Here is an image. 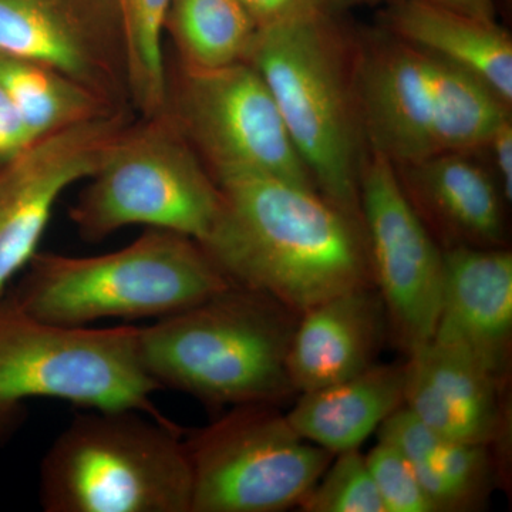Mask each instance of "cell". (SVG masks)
<instances>
[{
	"instance_id": "83f0119b",
	"label": "cell",
	"mask_w": 512,
	"mask_h": 512,
	"mask_svg": "<svg viewBox=\"0 0 512 512\" xmlns=\"http://www.w3.org/2000/svg\"><path fill=\"white\" fill-rule=\"evenodd\" d=\"M484 154L490 157L493 171L500 184L505 201H512V120L511 114L505 116L493 134L488 138Z\"/></svg>"
},
{
	"instance_id": "6da1fadb",
	"label": "cell",
	"mask_w": 512,
	"mask_h": 512,
	"mask_svg": "<svg viewBox=\"0 0 512 512\" xmlns=\"http://www.w3.org/2000/svg\"><path fill=\"white\" fill-rule=\"evenodd\" d=\"M221 208L201 247L232 284L301 315L373 285L363 221L316 188L255 171L212 175Z\"/></svg>"
},
{
	"instance_id": "9c48e42d",
	"label": "cell",
	"mask_w": 512,
	"mask_h": 512,
	"mask_svg": "<svg viewBox=\"0 0 512 512\" xmlns=\"http://www.w3.org/2000/svg\"><path fill=\"white\" fill-rule=\"evenodd\" d=\"M191 512H279L302 503L335 454L302 439L275 404L232 407L185 440Z\"/></svg>"
},
{
	"instance_id": "f546056e",
	"label": "cell",
	"mask_w": 512,
	"mask_h": 512,
	"mask_svg": "<svg viewBox=\"0 0 512 512\" xmlns=\"http://www.w3.org/2000/svg\"><path fill=\"white\" fill-rule=\"evenodd\" d=\"M119 3H120V0H119Z\"/></svg>"
},
{
	"instance_id": "f1b7e54d",
	"label": "cell",
	"mask_w": 512,
	"mask_h": 512,
	"mask_svg": "<svg viewBox=\"0 0 512 512\" xmlns=\"http://www.w3.org/2000/svg\"><path fill=\"white\" fill-rule=\"evenodd\" d=\"M369 5H392L403 0H362ZM416 2L429 3V5L441 6V8L457 10L484 20H497L494 0H416Z\"/></svg>"
},
{
	"instance_id": "3957f363",
	"label": "cell",
	"mask_w": 512,
	"mask_h": 512,
	"mask_svg": "<svg viewBox=\"0 0 512 512\" xmlns=\"http://www.w3.org/2000/svg\"><path fill=\"white\" fill-rule=\"evenodd\" d=\"M298 315L231 284L191 308L140 326L138 348L160 386L211 407L276 404L293 393L286 355Z\"/></svg>"
},
{
	"instance_id": "52a82bcc",
	"label": "cell",
	"mask_w": 512,
	"mask_h": 512,
	"mask_svg": "<svg viewBox=\"0 0 512 512\" xmlns=\"http://www.w3.org/2000/svg\"><path fill=\"white\" fill-rule=\"evenodd\" d=\"M138 332L131 325H52L0 302V446L19 429L33 399L165 419L151 400L161 389L141 362Z\"/></svg>"
},
{
	"instance_id": "ffe728a7",
	"label": "cell",
	"mask_w": 512,
	"mask_h": 512,
	"mask_svg": "<svg viewBox=\"0 0 512 512\" xmlns=\"http://www.w3.org/2000/svg\"><path fill=\"white\" fill-rule=\"evenodd\" d=\"M406 366L375 365L342 382L301 393L286 420L309 443L333 454L356 450L404 406Z\"/></svg>"
},
{
	"instance_id": "8fae6325",
	"label": "cell",
	"mask_w": 512,
	"mask_h": 512,
	"mask_svg": "<svg viewBox=\"0 0 512 512\" xmlns=\"http://www.w3.org/2000/svg\"><path fill=\"white\" fill-rule=\"evenodd\" d=\"M360 211L370 272L400 349L412 355L433 338L443 291V248L404 194L396 168L367 148Z\"/></svg>"
},
{
	"instance_id": "ac0fdd59",
	"label": "cell",
	"mask_w": 512,
	"mask_h": 512,
	"mask_svg": "<svg viewBox=\"0 0 512 512\" xmlns=\"http://www.w3.org/2000/svg\"><path fill=\"white\" fill-rule=\"evenodd\" d=\"M380 28L471 74L512 106V39L497 20L403 0L386 6Z\"/></svg>"
},
{
	"instance_id": "ba28073f",
	"label": "cell",
	"mask_w": 512,
	"mask_h": 512,
	"mask_svg": "<svg viewBox=\"0 0 512 512\" xmlns=\"http://www.w3.org/2000/svg\"><path fill=\"white\" fill-rule=\"evenodd\" d=\"M89 180L70 210L87 241L146 225L201 244L220 214L217 181L168 111L124 127Z\"/></svg>"
},
{
	"instance_id": "cb8c5ba5",
	"label": "cell",
	"mask_w": 512,
	"mask_h": 512,
	"mask_svg": "<svg viewBox=\"0 0 512 512\" xmlns=\"http://www.w3.org/2000/svg\"><path fill=\"white\" fill-rule=\"evenodd\" d=\"M299 507L306 512H386L359 448L335 454Z\"/></svg>"
},
{
	"instance_id": "8992f818",
	"label": "cell",
	"mask_w": 512,
	"mask_h": 512,
	"mask_svg": "<svg viewBox=\"0 0 512 512\" xmlns=\"http://www.w3.org/2000/svg\"><path fill=\"white\" fill-rule=\"evenodd\" d=\"M185 440L140 410H90L70 421L40 464L46 512H191Z\"/></svg>"
},
{
	"instance_id": "9a60e30c",
	"label": "cell",
	"mask_w": 512,
	"mask_h": 512,
	"mask_svg": "<svg viewBox=\"0 0 512 512\" xmlns=\"http://www.w3.org/2000/svg\"><path fill=\"white\" fill-rule=\"evenodd\" d=\"M484 151H451L394 165L404 194L443 249L505 248V201Z\"/></svg>"
},
{
	"instance_id": "7402d4cb",
	"label": "cell",
	"mask_w": 512,
	"mask_h": 512,
	"mask_svg": "<svg viewBox=\"0 0 512 512\" xmlns=\"http://www.w3.org/2000/svg\"><path fill=\"white\" fill-rule=\"evenodd\" d=\"M170 30L183 66L217 69L245 62L256 33L254 20L239 0H173Z\"/></svg>"
},
{
	"instance_id": "2e32d148",
	"label": "cell",
	"mask_w": 512,
	"mask_h": 512,
	"mask_svg": "<svg viewBox=\"0 0 512 512\" xmlns=\"http://www.w3.org/2000/svg\"><path fill=\"white\" fill-rule=\"evenodd\" d=\"M404 407L448 439L497 448L507 437V384L430 340L404 363Z\"/></svg>"
},
{
	"instance_id": "7a4b0ae2",
	"label": "cell",
	"mask_w": 512,
	"mask_h": 512,
	"mask_svg": "<svg viewBox=\"0 0 512 512\" xmlns=\"http://www.w3.org/2000/svg\"><path fill=\"white\" fill-rule=\"evenodd\" d=\"M245 62L271 90L320 194L362 220L367 144L355 87V33L339 16L276 23L256 29Z\"/></svg>"
},
{
	"instance_id": "5b68a950",
	"label": "cell",
	"mask_w": 512,
	"mask_h": 512,
	"mask_svg": "<svg viewBox=\"0 0 512 512\" xmlns=\"http://www.w3.org/2000/svg\"><path fill=\"white\" fill-rule=\"evenodd\" d=\"M355 87L367 148L393 165L484 151L511 114L476 77L382 28L355 33Z\"/></svg>"
},
{
	"instance_id": "5bb4252c",
	"label": "cell",
	"mask_w": 512,
	"mask_h": 512,
	"mask_svg": "<svg viewBox=\"0 0 512 512\" xmlns=\"http://www.w3.org/2000/svg\"><path fill=\"white\" fill-rule=\"evenodd\" d=\"M443 291L433 342L470 357L508 383L512 343V254L505 248L443 249Z\"/></svg>"
},
{
	"instance_id": "4316f807",
	"label": "cell",
	"mask_w": 512,
	"mask_h": 512,
	"mask_svg": "<svg viewBox=\"0 0 512 512\" xmlns=\"http://www.w3.org/2000/svg\"><path fill=\"white\" fill-rule=\"evenodd\" d=\"M33 143L15 101L0 84V167L18 157Z\"/></svg>"
},
{
	"instance_id": "44dd1931",
	"label": "cell",
	"mask_w": 512,
	"mask_h": 512,
	"mask_svg": "<svg viewBox=\"0 0 512 512\" xmlns=\"http://www.w3.org/2000/svg\"><path fill=\"white\" fill-rule=\"evenodd\" d=\"M0 84L15 101L33 141L120 109L45 63L2 52Z\"/></svg>"
},
{
	"instance_id": "e0dca14e",
	"label": "cell",
	"mask_w": 512,
	"mask_h": 512,
	"mask_svg": "<svg viewBox=\"0 0 512 512\" xmlns=\"http://www.w3.org/2000/svg\"><path fill=\"white\" fill-rule=\"evenodd\" d=\"M387 332L375 285L339 293L301 313L286 355L293 392H312L365 372L375 365Z\"/></svg>"
},
{
	"instance_id": "30bf717a",
	"label": "cell",
	"mask_w": 512,
	"mask_h": 512,
	"mask_svg": "<svg viewBox=\"0 0 512 512\" xmlns=\"http://www.w3.org/2000/svg\"><path fill=\"white\" fill-rule=\"evenodd\" d=\"M171 103L174 109L168 113L205 158L212 175L255 171L316 188L271 90L251 64L183 66L177 94L168 106Z\"/></svg>"
},
{
	"instance_id": "7c38bea8",
	"label": "cell",
	"mask_w": 512,
	"mask_h": 512,
	"mask_svg": "<svg viewBox=\"0 0 512 512\" xmlns=\"http://www.w3.org/2000/svg\"><path fill=\"white\" fill-rule=\"evenodd\" d=\"M124 127L123 110L110 111L33 141L0 167V302L35 258L63 192L96 173Z\"/></svg>"
},
{
	"instance_id": "484cf974",
	"label": "cell",
	"mask_w": 512,
	"mask_h": 512,
	"mask_svg": "<svg viewBox=\"0 0 512 512\" xmlns=\"http://www.w3.org/2000/svg\"><path fill=\"white\" fill-rule=\"evenodd\" d=\"M254 20L256 29L311 18V16H340L362 0H239Z\"/></svg>"
},
{
	"instance_id": "d6986e66",
	"label": "cell",
	"mask_w": 512,
	"mask_h": 512,
	"mask_svg": "<svg viewBox=\"0 0 512 512\" xmlns=\"http://www.w3.org/2000/svg\"><path fill=\"white\" fill-rule=\"evenodd\" d=\"M377 436L409 460L436 512L483 507L500 476L494 447L441 436L404 406L383 421Z\"/></svg>"
},
{
	"instance_id": "277c9868",
	"label": "cell",
	"mask_w": 512,
	"mask_h": 512,
	"mask_svg": "<svg viewBox=\"0 0 512 512\" xmlns=\"http://www.w3.org/2000/svg\"><path fill=\"white\" fill-rule=\"evenodd\" d=\"M3 301L30 318L83 328L103 319H161L232 284L194 239L148 228L110 254H37Z\"/></svg>"
},
{
	"instance_id": "4fadbf2b",
	"label": "cell",
	"mask_w": 512,
	"mask_h": 512,
	"mask_svg": "<svg viewBox=\"0 0 512 512\" xmlns=\"http://www.w3.org/2000/svg\"><path fill=\"white\" fill-rule=\"evenodd\" d=\"M0 52L45 63L114 106L128 94L119 0H0Z\"/></svg>"
},
{
	"instance_id": "d4e9b609",
	"label": "cell",
	"mask_w": 512,
	"mask_h": 512,
	"mask_svg": "<svg viewBox=\"0 0 512 512\" xmlns=\"http://www.w3.org/2000/svg\"><path fill=\"white\" fill-rule=\"evenodd\" d=\"M366 463L386 512H436L412 464L393 444L379 440Z\"/></svg>"
},
{
	"instance_id": "603a6c76",
	"label": "cell",
	"mask_w": 512,
	"mask_h": 512,
	"mask_svg": "<svg viewBox=\"0 0 512 512\" xmlns=\"http://www.w3.org/2000/svg\"><path fill=\"white\" fill-rule=\"evenodd\" d=\"M173 0H120L128 96L147 117L167 113L163 33Z\"/></svg>"
}]
</instances>
